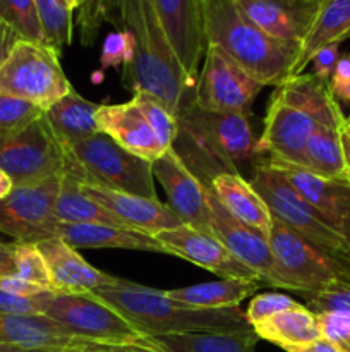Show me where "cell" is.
I'll list each match as a JSON object with an SVG mask.
<instances>
[{
  "instance_id": "obj_1",
  "label": "cell",
  "mask_w": 350,
  "mask_h": 352,
  "mask_svg": "<svg viewBox=\"0 0 350 352\" xmlns=\"http://www.w3.org/2000/svg\"><path fill=\"white\" fill-rule=\"evenodd\" d=\"M110 23L120 24L132 36L134 55L124 67L122 82L132 93L144 91L160 98L178 116L194 95L184 69L165 34L151 0H115Z\"/></svg>"
},
{
  "instance_id": "obj_2",
  "label": "cell",
  "mask_w": 350,
  "mask_h": 352,
  "mask_svg": "<svg viewBox=\"0 0 350 352\" xmlns=\"http://www.w3.org/2000/svg\"><path fill=\"white\" fill-rule=\"evenodd\" d=\"M105 305L126 316L137 330L150 337L168 333H246L254 332L240 308H196L167 298L163 291L124 280L115 287L91 292Z\"/></svg>"
},
{
  "instance_id": "obj_3",
  "label": "cell",
  "mask_w": 350,
  "mask_h": 352,
  "mask_svg": "<svg viewBox=\"0 0 350 352\" xmlns=\"http://www.w3.org/2000/svg\"><path fill=\"white\" fill-rule=\"evenodd\" d=\"M206 45H215L263 86L294 76L297 48L275 40L250 23L235 0H199Z\"/></svg>"
},
{
  "instance_id": "obj_4",
  "label": "cell",
  "mask_w": 350,
  "mask_h": 352,
  "mask_svg": "<svg viewBox=\"0 0 350 352\" xmlns=\"http://www.w3.org/2000/svg\"><path fill=\"white\" fill-rule=\"evenodd\" d=\"M178 138H184L189 146L196 150L189 168L194 167L202 157V175L206 184L222 172H237L240 162L254 155L256 138L253 134L249 116L202 110L187 103L178 112ZM199 170L198 177L201 175Z\"/></svg>"
},
{
  "instance_id": "obj_5",
  "label": "cell",
  "mask_w": 350,
  "mask_h": 352,
  "mask_svg": "<svg viewBox=\"0 0 350 352\" xmlns=\"http://www.w3.org/2000/svg\"><path fill=\"white\" fill-rule=\"evenodd\" d=\"M62 150L64 174L79 184L158 198L153 164L124 150L106 134L96 133Z\"/></svg>"
},
{
  "instance_id": "obj_6",
  "label": "cell",
  "mask_w": 350,
  "mask_h": 352,
  "mask_svg": "<svg viewBox=\"0 0 350 352\" xmlns=\"http://www.w3.org/2000/svg\"><path fill=\"white\" fill-rule=\"evenodd\" d=\"M250 186L266 203L271 217L297 232L311 246L335 260L350 275V243L338 230L333 229L323 215L304 201L283 175L261 160L250 177Z\"/></svg>"
},
{
  "instance_id": "obj_7",
  "label": "cell",
  "mask_w": 350,
  "mask_h": 352,
  "mask_svg": "<svg viewBox=\"0 0 350 352\" xmlns=\"http://www.w3.org/2000/svg\"><path fill=\"white\" fill-rule=\"evenodd\" d=\"M41 313L69 332L100 342L160 347L153 337L137 330L126 316L95 294H40Z\"/></svg>"
},
{
  "instance_id": "obj_8",
  "label": "cell",
  "mask_w": 350,
  "mask_h": 352,
  "mask_svg": "<svg viewBox=\"0 0 350 352\" xmlns=\"http://www.w3.org/2000/svg\"><path fill=\"white\" fill-rule=\"evenodd\" d=\"M72 89L60 54L47 45L19 40L0 67V93L27 100L43 110Z\"/></svg>"
},
{
  "instance_id": "obj_9",
  "label": "cell",
  "mask_w": 350,
  "mask_h": 352,
  "mask_svg": "<svg viewBox=\"0 0 350 352\" xmlns=\"http://www.w3.org/2000/svg\"><path fill=\"white\" fill-rule=\"evenodd\" d=\"M268 244L275 260L278 289L307 296L328 287L333 282H350L345 268L275 219L268 234Z\"/></svg>"
},
{
  "instance_id": "obj_10",
  "label": "cell",
  "mask_w": 350,
  "mask_h": 352,
  "mask_svg": "<svg viewBox=\"0 0 350 352\" xmlns=\"http://www.w3.org/2000/svg\"><path fill=\"white\" fill-rule=\"evenodd\" d=\"M264 86L215 45H206L191 103L202 110L250 116Z\"/></svg>"
},
{
  "instance_id": "obj_11",
  "label": "cell",
  "mask_w": 350,
  "mask_h": 352,
  "mask_svg": "<svg viewBox=\"0 0 350 352\" xmlns=\"http://www.w3.org/2000/svg\"><path fill=\"white\" fill-rule=\"evenodd\" d=\"M62 175L16 186L7 198L0 199V232L12 237L17 244H38L57 237L55 199Z\"/></svg>"
},
{
  "instance_id": "obj_12",
  "label": "cell",
  "mask_w": 350,
  "mask_h": 352,
  "mask_svg": "<svg viewBox=\"0 0 350 352\" xmlns=\"http://www.w3.org/2000/svg\"><path fill=\"white\" fill-rule=\"evenodd\" d=\"M0 342L36 352H165L161 347L100 342L69 332L45 315L0 313Z\"/></svg>"
},
{
  "instance_id": "obj_13",
  "label": "cell",
  "mask_w": 350,
  "mask_h": 352,
  "mask_svg": "<svg viewBox=\"0 0 350 352\" xmlns=\"http://www.w3.org/2000/svg\"><path fill=\"white\" fill-rule=\"evenodd\" d=\"M0 168L16 186L64 174V150L41 117L12 138H0Z\"/></svg>"
},
{
  "instance_id": "obj_14",
  "label": "cell",
  "mask_w": 350,
  "mask_h": 352,
  "mask_svg": "<svg viewBox=\"0 0 350 352\" xmlns=\"http://www.w3.org/2000/svg\"><path fill=\"white\" fill-rule=\"evenodd\" d=\"M318 122L305 110L292 105L275 93L268 103L263 134L254 155L264 160L302 165L305 144Z\"/></svg>"
},
{
  "instance_id": "obj_15",
  "label": "cell",
  "mask_w": 350,
  "mask_h": 352,
  "mask_svg": "<svg viewBox=\"0 0 350 352\" xmlns=\"http://www.w3.org/2000/svg\"><path fill=\"white\" fill-rule=\"evenodd\" d=\"M153 175L160 181L168 198V208L180 219L184 226L201 232H211L206 186L180 155L170 148L153 162Z\"/></svg>"
},
{
  "instance_id": "obj_16",
  "label": "cell",
  "mask_w": 350,
  "mask_h": 352,
  "mask_svg": "<svg viewBox=\"0 0 350 352\" xmlns=\"http://www.w3.org/2000/svg\"><path fill=\"white\" fill-rule=\"evenodd\" d=\"M209 208V227L211 234L223 243V246L247 268L254 272L261 280L278 289V277L275 260L271 254L268 237L259 230L233 219L216 199L215 192L206 186Z\"/></svg>"
},
{
  "instance_id": "obj_17",
  "label": "cell",
  "mask_w": 350,
  "mask_h": 352,
  "mask_svg": "<svg viewBox=\"0 0 350 352\" xmlns=\"http://www.w3.org/2000/svg\"><path fill=\"white\" fill-rule=\"evenodd\" d=\"M165 34L184 69L189 82L196 88L205 57L206 41L199 0H151Z\"/></svg>"
},
{
  "instance_id": "obj_18",
  "label": "cell",
  "mask_w": 350,
  "mask_h": 352,
  "mask_svg": "<svg viewBox=\"0 0 350 352\" xmlns=\"http://www.w3.org/2000/svg\"><path fill=\"white\" fill-rule=\"evenodd\" d=\"M163 244L165 250L172 256H178L192 265L205 268L216 274L222 278H247V280H259L250 268L240 263L220 239L211 232H201L189 226H178L175 229L161 230L156 236Z\"/></svg>"
},
{
  "instance_id": "obj_19",
  "label": "cell",
  "mask_w": 350,
  "mask_h": 352,
  "mask_svg": "<svg viewBox=\"0 0 350 352\" xmlns=\"http://www.w3.org/2000/svg\"><path fill=\"white\" fill-rule=\"evenodd\" d=\"M264 160V158H263ZM277 168L294 191L350 243V184L321 177L301 165L264 160Z\"/></svg>"
},
{
  "instance_id": "obj_20",
  "label": "cell",
  "mask_w": 350,
  "mask_h": 352,
  "mask_svg": "<svg viewBox=\"0 0 350 352\" xmlns=\"http://www.w3.org/2000/svg\"><path fill=\"white\" fill-rule=\"evenodd\" d=\"M323 0H235L240 12L275 40L301 48ZM299 55V54H297Z\"/></svg>"
},
{
  "instance_id": "obj_21",
  "label": "cell",
  "mask_w": 350,
  "mask_h": 352,
  "mask_svg": "<svg viewBox=\"0 0 350 352\" xmlns=\"http://www.w3.org/2000/svg\"><path fill=\"white\" fill-rule=\"evenodd\" d=\"M36 246L48 265L51 292L55 294H91L98 289L115 287L126 280L89 265L75 248L60 237L41 241Z\"/></svg>"
},
{
  "instance_id": "obj_22",
  "label": "cell",
  "mask_w": 350,
  "mask_h": 352,
  "mask_svg": "<svg viewBox=\"0 0 350 352\" xmlns=\"http://www.w3.org/2000/svg\"><path fill=\"white\" fill-rule=\"evenodd\" d=\"M79 186L89 198H93L103 208L108 210L113 217H117L129 229L156 236L161 230L175 229V227L182 226L180 219L168 208V205L161 203L158 198H144V196L112 191V189L98 188V186L91 184Z\"/></svg>"
},
{
  "instance_id": "obj_23",
  "label": "cell",
  "mask_w": 350,
  "mask_h": 352,
  "mask_svg": "<svg viewBox=\"0 0 350 352\" xmlns=\"http://www.w3.org/2000/svg\"><path fill=\"white\" fill-rule=\"evenodd\" d=\"M96 124L100 133L110 136L119 146L143 160L153 164L165 153L156 134L132 98L117 105H100Z\"/></svg>"
},
{
  "instance_id": "obj_24",
  "label": "cell",
  "mask_w": 350,
  "mask_h": 352,
  "mask_svg": "<svg viewBox=\"0 0 350 352\" xmlns=\"http://www.w3.org/2000/svg\"><path fill=\"white\" fill-rule=\"evenodd\" d=\"M57 237L75 250H130L168 254L156 237L129 227L58 222Z\"/></svg>"
},
{
  "instance_id": "obj_25",
  "label": "cell",
  "mask_w": 350,
  "mask_h": 352,
  "mask_svg": "<svg viewBox=\"0 0 350 352\" xmlns=\"http://www.w3.org/2000/svg\"><path fill=\"white\" fill-rule=\"evenodd\" d=\"M208 186L233 219L259 230L268 237L273 226V217L259 192L239 172L216 174Z\"/></svg>"
},
{
  "instance_id": "obj_26",
  "label": "cell",
  "mask_w": 350,
  "mask_h": 352,
  "mask_svg": "<svg viewBox=\"0 0 350 352\" xmlns=\"http://www.w3.org/2000/svg\"><path fill=\"white\" fill-rule=\"evenodd\" d=\"M277 95L292 105L305 110L318 126L342 127L347 116H343L329 81L319 79L316 74L292 76L275 89Z\"/></svg>"
},
{
  "instance_id": "obj_27",
  "label": "cell",
  "mask_w": 350,
  "mask_h": 352,
  "mask_svg": "<svg viewBox=\"0 0 350 352\" xmlns=\"http://www.w3.org/2000/svg\"><path fill=\"white\" fill-rule=\"evenodd\" d=\"M102 103H95L79 95L74 88L45 110V122L62 148L86 140L100 133L96 124V112Z\"/></svg>"
},
{
  "instance_id": "obj_28",
  "label": "cell",
  "mask_w": 350,
  "mask_h": 352,
  "mask_svg": "<svg viewBox=\"0 0 350 352\" xmlns=\"http://www.w3.org/2000/svg\"><path fill=\"white\" fill-rule=\"evenodd\" d=\"M350 36V0H323L307 36L299 48L294 76L304 72L319 48L342 43Z\"/></svg>"
},
{
  "instance_id": "obj_29",
  "label": "cell",
  "mask_w": 350,
  "mask_h": 352,
  "mask_svg": "<svg viewBox=\"0 0 350 352\" xmlns=\"http://www.w3.org/2000/svg\"><path fill=\"white\" fill-rule=\"evenodd\" d=\"M253 330L257 339L268 340L283 351L323 339L316 313L301 302L264 322L256 323Z\"/></svg>"
},
{
  "instance_id": "obj_30",
  "label": "cell",
  "mask_w": 350,
  "mask_h": 352,
  "mask_svg": "<svg viewBox=\"0 0 350 352\" xmlns=\"http://www.w3.org/2000/svg\"><path fill=\"white\" fill-rule=\"evenodd\" d=\"M259 289V280L247 278H222V280L205 282V284L191 285V287L170 289L163 291L165 296L174 301L196 308L225 309L239 308L240 302L253 296Z\"/></svg>"
},
{
  "instance_id": "obj_31",
  "label": "cell",
  "mask_w": 350,
  "mask_h": 352,
  "mask_svg": "<svg viewBox=\"0 0 350 352\" xmlns=\"http://www.w3.org/2000/svg\"><path fill=\"white\" fill-rule=\"evenodd\" d=\"M340 129L342 127L316 126L305 144L301 167L307 168L321 177L349 182Z\"/></svg>"
},
{
  "instance_id": "obj_32",
  "label": "cell",
  "mask_w": 350,
  "mask_h": 352,
  "mask_svg": "<svg viewBox=\"0 0 350 352\" xmlns=\"http://www.w3.org/2000/svg\"><path fill=\"white\" fill-rule=\"evenodd\" d=\"M165 352H256L257 336L246 333H168L153 337Z\"/></svg>"
},
{
  "instance_id": "obj_33",
  "label": "cell",
  "mask_w": 350,
  "mask_h": 352,
  "mask_svg": "<svg viewBox=\"0 0 350 352\" xmlns=\"http://www.w3.org/2000/svg\"><path fill=\"white\" fill-rule=\"evenodd\" d=\"M55 217L64 223H105V226L126 227L108 210L89 198L79 182L69 175H62V184L55 199Z\"/></svg>"
},
{
  "instance_id": "obj_34",
  "label": "cell",
  "mask_w": 350,
  "mask_h": 352,
  "mask_svg": "<svg viewBox=\"0 0 350 352\" xmlns=\"http://www.w3.org/2000/svg\"><path fill=\"white\" fill-rule=\"evenodd\" d=\"M34 7L45 45L60 54L62 48L72 43V10L65 9L58 0H34Z\"/></svg>"
},
{
  "instance_id": "obj_35",
  "label": "cell",
  "mask_w": 350,
  "mask_h": 352,
  "mask_svg": "<svg viewBox=\"0 0 350 352\" xmlns=\"http://www.w3.org/2000/svg\"><path fill=\"white\" fill-rule=\"evenodd\" d=\"M132 100L139 107V110L143 112L144 119L148 120L153 133L156 134L158 141L163 146V150H170L178 134L177 116L160 98H156L154 95H150V93L137 91L132 95Z\"/></svg>"
},
{
  "instance_id": "obj_36",
  "label": "cell",
  "mask_w": 350,
  "mask_h": 352,
  "mask_svg": "<svg viewBox=\"0 0 350 352\" xmlns=\"http://www.w3.org/2000/svg\"><path fill=\"white\" fill-rule=\"evenodd\" d=\"M0 23L16 31L21 40L45 45L34 0H0Z\"/></svg>"
},
{
  "instance_id": "obj_37",
  "label": "cell",
  "mask_w": 350,
  "mask_h": 352,
  "mask_svg": "<svg viewBox=\"0 0 350 352\" xmlns=\"http://www.w3.org/2000/svg\"><path fill=\"white\" fill-rule=\"evenodd\" d=\"M45 110L27 100L0 93V138H12L40 120Z\"/></svg>"
},
{
  "instance_id": "obj_38",
  "label": "cell",
  "mask_w": 350,
  "mask_h": 352,
  "mask_svg": "<svg viewBox=\"0 0 350 352\" xmlns=\"http://www.w3.org/2000/svg\"><path fill=\"white\" fill-rule=\"evenodd\" d=\"M113 3L115 0H82L78 9V26L84 47L95 45L103 23L112 17Z\"/></svg>"
},
{
  "instance_id": "obj_39",
  "label": "cell",
  "mask_w": 350,
  "mask_h": 352,
  "mask_svg": "<svg viewBox=\"0 0 350 352\" xmlns=\"http://www.w3.org/2000/svg\"><path fill=\"white\" fill-rule=\"evenodd\" d=\"M16 268L19 277L41 285L51 292V277L48 265L36 244L16 243Z\"/></svg>"
},
{
  "instance_id": "obj_40",
  "label": "cell",
  "mask_w": 350,
  "mask_h": 352,
  "mask_svg": "<svg viewBox=\"0 0 350 352\" xmlns=\"http://www.w3.org/2000/svg\"><path fill=\"white\" fill-rule=\"evenodd\" d=\"M304 299L307 301L305 306L316 315L328 311L350 313V282H333L331 285L314 292V294L304 296Z\"/></svg>"
},
{
  "instance_id": "obj_41",
  "label": "cell",
  "mask_w": 350,
  "mask_h": 352,
  "mask_svg": "<svg viewBox=\"0 0 350 352\" xmlns=\"http://www.w3.org/2000/svg\"><path fill=\"white\" fill-rule=\"evenodd\" d=\"M299 302L294 301L290 296L278 294V292H263L250 299L249 306L246 309V318L250 327L256 323L264 322V320L271 318V316L278 315V313L290 309L297 306Z\"/></svg>"
},
{
  "instance_id": "obj_42",
  "label": "cell",
  "mask_w": 350,
  "mask_h": 352,
  "mask_svg": "<svg viewBox=\"0 0 350 352\" xmlns=\"http://www.w3.org/2000/svg\"><path fill=\"white\" fill-rule=\"evenodd\" d=\"M132 36L127 31H113L106 34L102 47V55H100V65L103 71L112 67H126L130 64L134 55Z\"/></svg>"
},
{
  "instance_id": "obj_43",
  "label": "cell",
  "mask_w": 350,
  "mask_h": 352,
  "mask_svg": "<svg viewBox=\"0 0 350 352\" xmlns=\"http://www.w3.org/2000/svg\"><path fill=\"white\" fill-rule=\"evenodd\" d=\"M316 316L323 339L336 344L345 352H350V313L328 311Z\"/></svg>"
},
{
  "instance_id": "obj_44",
  "label": "cell",
  "mask_w": 350,
  "mask_h": 352,
  "mask_svg": "<svg viewBox=\"0 0 350 352\" xmlns=\"http://www.w3.org/2000/svg\"><path fill=\"white\" fill-rule=\"evenodd\" d=\"M0 313L26 316L43 315L41 313L40 294L33 296V298H21V296L9 294V292L0 289Z\"/></svg>"
},
{
  "instance_id": "obj_45",
  "label": "cell",
  "mask_w": 350,
  "mask_h": 352,
  "mask_svg": "<svg viewBox=\"0 0 350 352\" xmlns=\"http://www.w3.org/2000/svg\"><path fill=\"white\" fill-rule=\"evenodd\" d=\"M338 43L326 45V47L319 48L318 52L312 57V67H314V72L312 74L318 76L319 79H325V81H329L333 74V69H335L336 62H338Z\"/></svg>"
},
{
  "instance_id": "obj_46",
  "label": "cell",
  "mask_w": 350,
  "mask_h": 352,
  "mask_svg": "<svg viewBox=\"0 0 350 352\" xmlns=\"http://www.w3.org/2000/svg\"><path fill=\"white\" fill-rule=\"evenodd\" d=\"M0 289L9 292V294L21 296V298H33V296L43 294V292H50L41 285L19 277V275H9V277L0 278Z\"/></svg>"
},
{
  "instance_id": "obj_47",
  "label": "cell",
  "mask_w": 350,
  "mask_h": 352,
  "mask_svg": "<svg viewBox=\"0 0 350 352\" xmlns=\"http://www.w3.org/2000/svg\"><path fill=\"white\" fill-rule=\"evenodd\" d=\"M16 274V243H2L0 244V278Z\"/></svg>"
},
{
  "instance_id": "obj_48",
  "label": "cell",
  "mask_w": 350,
  "mask_h": 352,
  "mask_svg": "<svg viewBox=\"0 0 350 352\" xmlns=\"http://www.w3.org/2000/svg\"><path fill=\"white\" fill-rule=\"evenodd\" d=\"M19 40L21 36L16 31L10 30L3 23H0V67H2L3 62L7 60V57H9L10 52H12V48L16 47V43Z\"/></svg>"
},
{
  "instance_id": "obj_49",
  "label": "cell",
  "mask_w": 350,
  "mask_h": 352,
  "mask_svg": "<svg viewBox=\"0 0 350 352\" xmlns=\"http://www.w3.org/2000/svg\"><path fill=\"white\" fill-rule=\"evenodd\" d=\"M347 82H350V55H345V57L338 58L335 69H333L331 79H329L331 88L347 85Z\"/></svg>"
},
{
  "instance_id": "obj_50",
  "label": "cell",
  "mask_w": 350,
  "mask_h": 352,
  "mask_svg": "<svg viewBox=\"0 0 350 352\" xmlns=\"http://www.w3.org/2000/svg\"><path fill=\"white\" fill-rule=\"evenodd\" d=\"M285 352H345V351H343L342 347L336 346V344L329 342V340L319 339L311 344H305V346L290 347V349H287Z\"/></svg>"
},
{
  "instance_id": "obj_51",
  "label": "cell",
  "mask_w": 350,
  "mask_h": 352,
  "mask_svg": "<svg viewBox=\"0 0 350 352\" xmlns=\"http://www.w3.org/2000/svg\"><path fill=\"white\" fill-rule=\"evenodd\" d=\"M340 136H342V146H343V155H345V164H347V172H349V182H350V129L345 124L340 129Z\"/></svg>"
},
{
  "instance_id": "obj_52",
  "label": "cell",
  "mask_w": 350,
  "mask_h": 352,
  "mask_svg": "<svg viewBox=\"0 0 350 352\" xmlns=\"http://www.w3.org/2000/svg\"><path fill=\"white\" fill-rule=\"evenodd\" d=\"M14 189V182L12 179L9 177V175L5 174V172L0 168V199L7 198V196L10 195V191Z\"/></svg>"
},
{
  "instance_id": "obj_53",
  "label": "cell",
  "mask_w": 350,
  "mask_h": 352,
  "mask_svg": "<svg viewBox=\"0 0 350 352\" xmlns=\"http://www.w3.org/2000/svg\"><path fill=\"white\" fill-rule=\"evenodd\" d=\"M331 89L335 98L343 100V102H350V82H347V85H342V86H335V88Z\"/></svg>"
},
{
  "instance_id": "obj_54",
  "label": "cell",
  "mask_w": 350,
  "mask_h": 352,
  "mask_svg": "<svg viewBox=\"0 0 350 352\" xmlns=\"http://www.w3.org/2000/svg\"><path fill=\"white\" fill-rule=\"evenodd\" d=\"M0 352H36V351L23 349V347L10 346V344H2V342H0Z\"/></svg>"
},
{
  "instance_id": "obj_55",
  "label": "cell",
  "mask_w": 350,
  "mask_h": 352,
  "mask_svg": "<svg viewBox=\"0 0 350 352\" xmlns=\"http://www.w3.org/2000/svg\"><path fill=\"white\" fill-rule=\"evenodd\" d=\"M58 2H60L62 6L65 7V9H69V10H72V12H74V10L79 9V6L82 3V0H58Z\"/></svg>"
},
{
  "instance_id": "obj_56",
  "label": "cell",
  "mask_w": 350,
  "mask_h": 352,
  "mask_svg": "<svg viewBox=\"0 0 350 352\" xmlns=\"http://www.w3.org/2000/svg\"><path fill=\"white\" fill-rule=\"evenodd\" d=\"M347 126H349V129H350V113H349V117H347Z\"/></svg>"
},
{
  "instance_id": "obj_57",
  "label": "cell",
  "mask_w": 350,
  "mask_h": 352,
  "mask_svg": "<svg viewBox=\"0 0 350 352\" xmlns=\"http://www.w3.org/2000/svg\"><path fill=\"white\" fill-rule=\"evenodd\" d=\"M0 244H2V241H0Z\"/></svg>"
}]
</instances>
